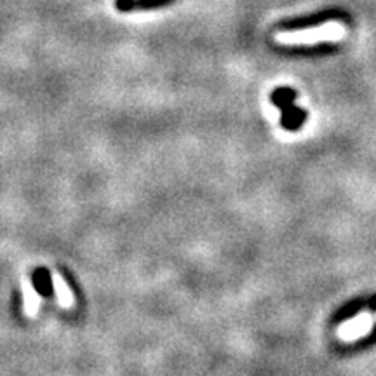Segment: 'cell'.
Masks as SVG:
<instances>
[{
	"label": "cell",
	"mask_w": 376,
	"mask_h": 376,
	"mask_svg": "<svg viewBox=\"0 0 376 376\" xmlns=\"http://www.w3.org/2000/svg\"><path fill=\"white\" fill-rule=\"evenodd\" d=\"M173 2L174 0H117V9L123 13H131V11L159 9Z\"/></svg>",
	"instance_id": "5"
},
{
	"label": "cell",
	"mask_w": 376,
	"mask_h": 376,
	"mask_svg": "<svg viewBox=\"0 0 376 376\" xmlns=\"http://www.w3.org/2000/svg\"><path fill=\"white\" fill-rule=\"evenodd\" d=\"M375 317L371 314H360L357 315L352 321L343 322V324L338 328V336L343 341H354L357 338L364 336L371 328H373Z\"/></svg>",
	"instance_id": "2"
},
{
	"label": "cell",
	"mask_w": 376,
	"mask_h": 376,
	"mask_svg": "<svg viewBox=\"0 0 376 376\" xmlns=\"http://www.w3.org/2000/svg\"><path fill=\"white\" fill-rule=\"evenodd\" d=\"M347 33L345 25L340 21H326L312 28L292 30V32H280L275 35L277 44L283 45H314L319 42H336L341 40Z\"/></svg>",
	"instance_id": "1"
},
{
	"label": "cell",
	"mask_w": 376,
	"mask_h": 376,
	"mask_svg": "<svg viewBox=\"0 0 376 376\" xmlns=\"http://www.w3.org/2000/svg\"><path fill=\"white\" fill-rule=\"evenodd\" d=\"M51 280H52V290L56 292V300H58L59 307H63V309H72V307L75 305V296L70 287H68L67 280L62 277V273L52 272Z\"/></svg>",
	"instance_id": "4"
},
{
	"label": "cell",
	"mask_w": 376,
	"mask_h": 376,
	"mask_svg": "<svg viewBox=\"0 0 376 376\" xmlns=\"http://www.w3.org/2000/svg\"><path fill=\"white\" fill-rule=\"evenodd\" d=\"M21 290H23V312H25L26 317H35V315L39 314L40 295L35 291V287H33V284L30 283L28 277H23Z\"/></svg>",
	"instance_id": "3"
}]
</instances>
